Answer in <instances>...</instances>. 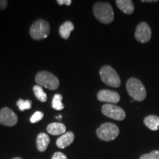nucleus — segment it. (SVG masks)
Instances as JSON below:
<instances>
[{"label":"nucleus","mask_w":159,"mask_h":159,"mask_svg":"<svg viewBox=\"0 0 159 159\" xmlns=\"http://www.w3.org/2000/svg\"><path fill=\"white\" fill-rule=\"evenodd\" d=\"M93 13L95 18L102 24H110L114 21V10L108 2H97L93 6Z\"/></svg>","instance_id":"f257e3e1"},{"label":"nucleus","mask_w":159,"mask_h":159,"mask_svg":"<svg viewBox=\"0 0 159 159\" xmlns=\"http://www.w3.org/2000/svg\"><path fill=\"white\" fill-rule=\"evenodd\" d=\"M126 89L129 95L134 100L142 102L147 97V91L145 86L140 80L136 77H131L128 80Z\"/></svg>","instance_id":"f03ea898"},{"label":"nucleus","mask_w":159,"mask_h":159,"mask_svg":"<svg viewBox=\"0 0 159 159\" xmlns=\"http://www.w3.org/2000/svg\"><path fill=\"white\" fill-rule=\"evenodd\" d=\"M97 136L99 139L105 142H110L114 140L119 134L118 126L114 123H103L97 129Z\"/></svg>","instance_id":"7ed1b4c3"},{"label":"nucleus","mask_w":159,"mask_h":159,"mask_svg":"<svg viewBox=\"0 0 159 159\" xmlns=\"http://www.w3.org/2000/svg\"><path fill=\"white\" fill-rule=\"evenodd\" d=\"M35 82L41 87L49 89V90H56L59 87V80L57 77L47 71H39L35 75Z\"/></svg>","instance_id":"20e7f679"},{"label":"nucleus","mask_w":159,"mask_h":159,"mask_svg":"<svg viewBox=\"0 0 159 159\" xmlns=\"http://www.w3.org/2000/svg\"><path fill=\"white\" fill-rule=\"evenodd\" d=\"M99 76L105 84L118 88L121 85V80L116 70L110 66H104L99 71Z\"/></svg>","instance_id":"39448f33"},{"label":"nucleus","mask_w":159,"mask_h":159,"mask_svg":"<svg viewBox=\"0 0 159 159\" xmlns=\"http://www.w3.org/2000/svg\"><path fill=\"white\" fill-rule=\"evenodd\" d=\"M50 32V26L47 21L39 19L31 25L30 29V34L32 39L39 41L46 39Z\"/></svg>","instance_id":"423d86ee"},{"label":"nucleus","mask_w":159,"mask_h":159,"mask_svg":"<svg viewBox=\"0 0 159 159\" xmlns=\"http://www.w3.org/2000/svg\"><path fill=\"white\" fill-rule=\"evenodd\" d=\"M102 113L105 116L117 121L124 120L126 117V113L122 108L108 103L102 105Z\"/></svg>","instance_id":"0eeeda50"},{"label":"nucleus","mask_w":159,"mask_h":159,"mask_svg":"<svg viewBox=\"0 0 159 159\" xmlns=\"http://www.w3.org/2000/svg\"><path fill=\"white\" fill-rule=\"evenodd\" d=\"M152 30L150 25L147 22L142 21L137 25L136 32H135V38L139 42L147 43L150 41Z\"/></svg>","instance_id":"6e6552de"},{"label":"nucleus","mask_w":159,"mask_h":159,"mask_svg":"<svg viewBox=\"0 0 159 159\" xmlns=\"http://www.w3.org/2000/svg\"><path fill=\"white\" fill-rule=\"evenodd\" d=\"M18 122L17 115L7 107L0 110V124L7 127L14 126Z\"/></svg>","instance_id":"1a4fd4ad"},{"label":"nucleus","mask_w":159,"mask_h":159,"mask_svg":"<svg viewBox=\"0 0 159 159\" xmlns=\"http://www.w3.org/2000/svg\"><path fill=\"white\" fill-rule=\"evenodd\" d=\"M97 99L100 102L108 103H117L120 100V96L116 91L103 89L97 93Z\"/></svg>","instance_id":"9d476101"},{"label":"nucleus","mask_w":159,"mask_h":159,"mask_svg":"<svg viewBox=\"0 0 159 159\" xmlns=\"http://www.w3.org/2000/svg\"><path fill=\"white\" fill-rule=\"evenodd\" d=\"M75 140V134L71 131L65 133L56 141V144L59 148L64 149L69 146Z\"/></svg>","instance_id":"9b49d317"},{"label":"nucleus","mask_w":159,"mask_h":159,"mask_svg":"<svg viewBox=\"0 0 159 159\" xmlns=\"http://www.w3.org/2000/svg\"><path fill=\"white\" fill-rule=\"evenodd\" d=\"M116 3L119 9L125 14L130 15L134 12L135 7L131 0H116Z\"/></svg>","instance_id":"f8f14e48"},{"label":"nucleus","mask_w":159,"mask_h":159,"mask_svg":"<svg viewBox=\"0 0 159 159\" xmlns=\"http://www.w3.org/2000/svg\"><path fill=\"white\" fill-rule=\"evenodd\" d=\"M47 132L53 136L64 134L66 130L65 125L61 122H53L49 124L47 128Z\"/></svg>","instance_id":"ddd939ff"},{"label":"nucleus","mask_w":159,"mask_h":159,"mask_svg":"<svg viewBox=\"0 0 159 159\" xmlns=\"http://www.w3.org/2000/svg\"><path fill=\"white\" fill-rule=\"evenodd\" d=\"M50 142V139L48 135L44 133H41L38 135L36 139V146L38 150L40 152H44Z\"/></svg>","instance_id":"4468645a"},{"label":"nucleus","mask_w":159,"mask_h":159,"mask_svg":"<svg viewBox=\"0 0 159 159\" xmlns=\"http://www.w3.org/2000/svg\"><path fill=\"white\" fill-rule=\"evenodd\" d=\"M75 30V25L71 21H66L61 25L59 28V34L61 38L68 39L70 36L71 33Z\"/></svg>","instance_id":"2eb2a0df"},{"label":"nucleus","mask_w":159,"mask_h":159,"mask_svg":"<svg viewBox=\"0 0 159 159\" xmlns=\"http://www.w3.org/2000/svg\"><path fill=\"white\" fill-rule=\"evenodd\" d=\"M144 123L151 130L156 131L159 128V116L155 115H149L144 119Z\"/></svg>","instance_id":"dca6fc26"},{"label":"nucleus","mask_w":159,"mask_h":159,"mask_svg":"<svg viewBox=\"0 0 159 159\" xmlns=\"http://www.w3.org/2000/svg\"><path fill=\"white\" fill-rule=\"evenodd\" d=\"M33 91H34V94L36 98L39 99L40 102H45L47 99V94L43 91L42 87L40 85H34L33 86Z\"/></svg>","instance_id":"f3484780"},{"label":"nucleus","mask_w":159,"mask_h":159,"mask_svg":"<svg viewBox=\"0 0 159 159\" xmlns=\"http://www.w3.org/2000/svg\"><path fill=\"white\" fill-rule=\"evenodd\" d=\"M63 96L60 94H56L53 97L52 101V107L53 109L57 111H61L64 108V105L62 103Z\"/></svg>","instance_id":"a211bd4d"},{"label":"nucleus","mask_w":159,"mask_h":159,"mask_svg":"<svg viewBox=\"0 0 159 159\" xmlns=\"http://www.w3.org/2000/svg\"><path fill=\"white\" fill-rule=\"evenodd\" d=\"M16 105L18 108L21 111L29 110L32 107V102L30 100H24L22 99H19L17 101Z\"/></svg>","instance_id":"6ab92c4d"},{"label":"nucleus","mask_w":159,"mask_h":159,"mask_svg":"<svg viewBox=\"0 0 159 159\" xmlns=\"http://www.w3.org/2000/svg\"><path fill=\"white\" fill-rule=\"evenodd\" d=\"M139 159H159V150H152L149 153L142 155Z\"/></svg>","instance_id":"aec40b11"},{"label":"nucleus","mask_w":159,"mask_h":159,"mask_svg":"<svg viewBox=\"0 0 159 159\" xmlns=\"http://www.w3.org/2000/svg\"><path fill=\"white\" fill-rule=\"evenodd\" d=\"M43 118V112H41V111H36V112H35L33 116L30 117V121L31 123H36L38 122H39V121H41Z\"/></svg>","instance_id":"412c9836"},{"label":"nucleus","mask_w":159,"mask_h":159,"mask_svg":"<svg viewBox=\"0 0 159 159\" xmlns=\"http://www.w3.org/2000/svg\"><path fill=\"white\" fill-rule=\"evenodd\" d=\"M52 159H68V158H67V157L66 156V155L62 153V152H57L53 155Z\"/></svg>","instance_id":"4be33fe9"},{"label":"nucleus","mask_w":159,"mask_h":159,"mask_svg":"<svg viewBox=\"0 0 159 159\" xmlns=\"http://www.w3.org/2000/svg\"><path fill=\"white\" fill-rule=\"evenodd\" d=\"M57 3L59 5H66L67 6H69L71 5L72 2H71V0H57Z\"/></svg>","instance_id":"5701e85b"},{"label":"nucleus","mask_w":159,"mask_h":159,"mask_svg":"<svg viewBox=\"0 0 159 159\" xmlns=\"http://www.w3.org/2000/svg\"><path fill=\"white\" fill-rule=\"evenodd\" d=\"M8 5V2L7 0H0V10H5Z\"/></svg>","instance_id":"b1692460"},{"label":"nucleus","mask_w":159,"mask_h":159,"mask_svg":"<svg viewBox=\"0 0 159 159\" xmlns=\"http://www.w3.org/2000/svg\"><path fill=\"white\" fill-rule=\"evenodd\" d=\"M158 2L157 0H142V2Z\"/></svg>","instance_id":"393cba45"},{"label":"nucleus","mask_w":159,"mask_h":159,"mask_svg":"<svg viewBox=\"0 0 159 159\" xmlns=\"http://www.w3.org/2000/svg\"><path fill=\"white\" fill-rule=\"evenodd\" d=\"M12 159H22L21 158H19V157H16V158H13Z\"/></svg>","instance_id":"a878e982"},{"label":"nucleus","mask_w":159,"mask_h":159,"mask_svg":"<svg viewBox=\"0 0 159 159\" xmlns=\"http://www.w3.org/2000/svg\"><path fill=\"white\" fill-rule=\"evenodd\" d=\"M61 117H62V116H61V115H60V116H56V117H55V118H56V119H61Z\"/></svg>","instance_id":"bb28decb"}]
</instances>
